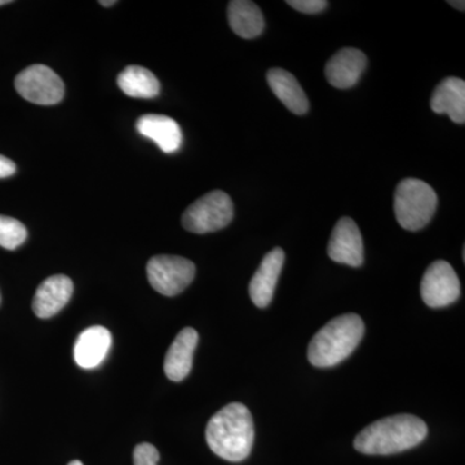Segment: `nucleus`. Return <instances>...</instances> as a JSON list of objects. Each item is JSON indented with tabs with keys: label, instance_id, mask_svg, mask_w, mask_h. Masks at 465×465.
<instances>
[{
	"label": "nucleus",
	"instance_id": "nucleus-1",
	"mask_svg": "<svg viewBox=\"0 0 465 465\" xmlns=\"http://www.w3.org/2000/svg\"><path fill=\"white\" fill-rule=\"evenodd\" d=\"M208 446L217 457L238 463L249 458L255 440L252 415L243 403H229L207 424Z\"/></svg>",
	"mask_w": 465,
	"mask_h": 465
},
{
	"label": "nucleus",
	"instance_id": "nucleus-6",
	"mask_svg": "<svg viewBox=\"0 0 465 465\" xmlns=\"http://www.w3.org/2000/svg\"><path fill=\"white\" fill-rule=\"evenodd\" d=\"M146 273L153 289L164 296H176L193 282L195 265L182 256L158 255L149 260Z\"/></svg>",
	"mask_w": 465,
	"mask_h": 465
},
{
	"label": "nucleus",
	"instance_id": "nucleus-24",
	"mask_svg": "<svg viewBox=\"0 0 465 465\" xmlns=\"http://www.w3.org/2000/svg\"><path fill=\"white\" fill-rule=\"evenodd\" d=\"M450 5H452V7L460 9V11H464L465 3L464 2H454V0H451V2H449Z\"/></svg>",
	"mask_w": 465,
	"mask_h": 465
},
{
	"label": "nucleus",
	"instance_id": "nucleus-16",
	"mask_svg": "<svg viewBox=\"0 0 465 465\" xmlns=\"http://www.w3.org/2000/svg\"><path fill=\"white\" fill-rule=\"evenodd\" d=\"M430 106L437 114H448L455 124L465 122V82L450 76L437 85Z\"/></svg>",
	"mask_w": 465,
	"mask_h": 465
},
{
	"label": "nucleus",
	"instance_id": "nucleus-2",
	"mask_svg": "<svg viewBox=\"0 0 465 465\" xmlns=\"http://www.w3.org/2000/svg\"><path fill=\"white\" fill-rule=\"evenodd\" d=\"M427 434V424L418 416H388L370 424L358 434L354 448L366 455L399 454L420 445Z\"/></svg>",
	"mask_w": 465,
	"mask_h": 465
},
{
	"label": "nucleus",
	"instance_id": "nucleus-19",
	"mask_svg": "<svg viewBox=\"0 0 465 465\" xmlns=\"http://www.w3.org/2000/svg\"><path fill=\"white\" fill-rule=\"evenodd\" d=\"M119 88L134 99H154L161 94L157 76L143 66H128L118 75Z\"/></svg>",
	"mask_w": 465,
	"mask_h": 465
},
{
	"label": "nucleus",
	"instance_id": "nucleus-8",
	"mask_svg": "<svg viewBox=\"0 0 465 465\" xmlns=\"http://www.w3.org/2000/svg\"><path fill=\"white\" fill-rule=\"evenodd\" d=\"M420 291L428 307L445 308L460 296V281L448 262L437 260L425 271Z\"/></svg>",
	"mask_w": 465,
	"mask_h": 465
},
{
	"label": "nucleus",
	"instance_id": "nucleus-3",
	"mask_svg": "<svg viewBox=\"0 0 465 465\" xmlns=\"http://www.w3.org/2000/svg\"><path fill=\"white\" fill-rule=\"evenodd\" d=\"M365 323L357 314H342L324 324L312 339L308 360L316 367H332L347 360L362 341Z\"/></svg>",
	"mask_w": 465,
	"mask_h": 465
},
{
	"label": "nucleus",
	"instance_id": "nucleus-4",
	"mask_svg": "<svg viewBox=\"0 0 465 465\" xmlns=\"http://www.w3.org/2000/svg\"><path fill=\"white\" fill-rule=\"evenodd\" d=\"M439 198L430 183L419 179H405L394 193V215L403 229L420 231L430 224Z\"/></svg>",
	"mask_w": 465,
	"mask_h": 465
},
{
	"label": "nucleus",
	"instance_id": "nucleus-25",
	"mask_svg": "<svg viewBox=\"0 0 465 465\" xmlns=\"http://www.w3.org/2000/svg\"><path fill=\"white\" fill-rule=\"evenodd\" d=\"M100 5H104V7H112V5H116V2L115 0H112V2H104V0H101Z\"/></svg>",
	"mask_w": 465,
	"mask_h": 465
},
{
	"label": "nucleus",
	"instance_id": "nucleus-28",
	"mask_svg": "<svg viewBox=\"0 0 465 465\" xmlns=\"http://www.w3.org/2000/svg\"><path fill=\"white\" fill-rule=\"evenodd\" d=\"M0 300H2V298H0Z\"/></svg>",
	"mask_w": 465,
	"mask_h": 465
},
{
	"label": "nucleus",
	"instance_id": "nucleus-27",
	"mask_svg": "<svg viewBox=\"0 0 465 465\" xmlns=\"http://www.w3.org/2000/svg\"><path fill=\"white\" fill-rule=\"evenodd\" d=\"M9 3L11 2H8V0H0V5H9Z\"/></svg>",
	"mask_w": 465,
	"mask_h": 465
},
{
	"label": "nucleus",
	"instance_id": "nucleus-18",
	"mask_svg": "<svg viewBox=\"0 0 465 465\" xmlns=\"http://www.w3.org/2000/svg\"><path fill=\"white\" fill-rule=\"evenodd\" d=\"M228 20L232 32L243 39L258 38L264 32V16L258 5L249 0L229 3Z\"/></svg>",
	"mask_w": 465,
	"mask_h": 465
},
{
	"label": "nucleus",
	"instance_id": "nucleus-14",
	"mask_svg": "<svg viewBox=\"0 0 465 465\" xmlns=\"http://www.w3.org/2000/svg\"><path fill=\"white\" fill-rule=\"evenodd\" d=\"M197 344L198 332L192 327H185L179 332L164 360V372L170 381H182L189 375Z\"/></svg>",
	"mask_w": 465,
	"mask_h": 465
},
{
	"label": "nucleus",
	"instance_id": "nucleus-10",
	"mask_svg": "<svg viewBox=\"0 0 465 465\" xmlns=\"http://www.w3.org/2000/svg\"><path fill=\"white\" fill-rule=\"evenodd\" d=\"M284 251L277 247L266 253L250 282V298L258 308H266L273 300L278 278L282 272Z\"/></svg>",
	"mask_w": 465,
	"mask_h": 465
},
{
	"label": "nucleus",
	"instance_id": "nucleus-13",
	"mask_svg": "<svg viewBox=\"0 0 465 465\" xmlns=\"http://www.w3.org/2000/svg\"><path fill=\"white\" fill-rule=\"evenodd\" d=\"M137 133L152 140L159 149L173 154L183 145V133L179 124L166 115L146 114L136 122Z\"/></svg>",
	"mask_w": 465,
	"mask_h": 465
},
{
	"label": "nucleus",
	"instance_id": "nucleus-23",
	"mask_svg": "<svg viewBox=\"0 0 465 465\" xmlns=\"http://www.w3.org/2000/svg\"><path fill=\"white\" fill-rule=\"evenodd\" d=\"M16 173V164L11 159L0 155V179H7Z\"/></svg>",
	"mask_w": 465,
	"mask_h": 465
},
{
	"label": "nucleus",
	"instance_id": "nucleus-21",
	"mask_svg": "<svg viewBox=\"0 0 465 465\" xmlns=\"http://www.w3.org/2000/svg\"><path fill=\"white\" fill-rule=\"evenodd\" d=\"M159 451L155 446L150 443H140L134 448V465H158Z\"/></svg>",
	"mask_w": 465,
	"mask_h": 465
},
{
	"label": "nucleus",
	"instance_id": "nucleus-12",
	"mask_svg": "<svg viewBox=\"0 0 465 465\" xmlns=\"http://www.w3.org/2000/svg\"><path fill=\"white\" fill-rule=\"evenodd\" d=\"M367 66V57L356 48H344L333 54L324 67L327 81L333 87L347 90L360 81Z\"/></svg>",
	"mask_w": 465,
	"mask_h": 465
},
{
	"label": "nucleus",
	"instance_id": "nucleus-22",
	"mask_svg": "<svg viewBox=\"0 0 465 465\" xmlns=\"http://www.w3.org/2000/svg\"><path fill=\"white\" fill-rule=\"evenodd\" d=\"M287 5L302 14L314 15L326 9L329 3L324 0H289Z\"/></svg>",
	"mask_w": 465,
	"mask_h": 465
},
{
	"label": "nucleus",
	"instance_id": "nucleus-15",
	"mask_svg": "<svg viewBox=\"0 0 465 465\" xmlns=\"http://www.w3.org/2000/svg\"><path fill=\"white\" fill-rule=\"evenodd\" d=\"M112 335L109 330L103 326H92L84 330L76 339L74 345V360L82 369H94L105 360Z\"/></svg>",
	"mask_w": 465,
	"mask_h": 465
},
{
	"label": "nucleus",
	"instance_id": "nucleus-17",
	"mask_svg": "<svg viewBox=\"0 0 465 465\" xmlns=\"http://www.w3.org/2000/svg\"><path fill=\"white\" fill-rule=\"evenodd\" d=\"M266 78H268L272 92L290 112L298 115L305 114L308 112L307 94H305L295 76L286 72V70L273 67V69L269 70Z\"/></svg>",
	"mask_w": 465,
	"mask_h": 465
},
{
	"label": "nucleus",
	"instance_id": "nucleus-11",
	"mask_svg": "<svg viewBox=\"0 0 465 465\" xmlns=\"http://www.w3.org/2000/svg\"><path fill=\"white\" fill-rule=\"evenodd\" d=\"M73 291L74 286L69 277L63 274L52 275L43 281L34 295V313L39 318L56 316L72 299Z\"/></svg>",
	"mask_w": 465,
	"mask_h": 465
},
{
	"label": "nucleus",
	"instance_id": "nucleus-7",
	"mask_svg": "<svg viewBox=\"0 0 465 465\" xmlns=\"http://www.w3.org/2000/svg\"><path fill=\"white\" fill-rule=\"evenodd\" d=\"M15 87L21 97L36 105H56L65 94L63 79L45 65L26 67L15 79Z\"/></svg>",
	"mask_w": 465,
	"mask_h": 465
},
{
	"label": "nucleus",
	"instance_id": "nucleus-20",
	"mask_svg": "<svg viewBox=\"0 0 465 465\" xmlns=\"http://www.w3.org/2000/svg\"><path fill=\"white\" fill-rule=\"evenodd\" d=\"M25 225L14 217L0 215V247L16 250L26 241Z\"/></svg>",
	"mask_w": 465,
	"mask_h": 465
},
{
	"label": "nucleus",
	"instance_id": "nucleus-9",
	"mask_svg": "<svg viewBox=\"0 0 465 465\" xmlns=\"http://www.w3.org/2000/svg\"><path fill=\"white\" fill-rule=\"evenodd\" d=\"M330 259L339 264L358 268L365 262L362 234L351 217H341L333 228L329 242Z\"/></svg>",
	"mask_w": 465,
	"mask_h": 465
},
{
	"label": "nucleus",
	"instance_id": "nucleus-26",
	"mask_svg": "<svg viewBox=\"0 0 465 465\" xmlns=\"http://www.w3.org/2000/svg\"><path fill=\"white\" fill-rule=\"evenodd\" d=\"M67 465H84V464H82L81 461H79V460H73V461H70V463Z\"/></svg>",
	"mask_w": 465,
	"mask_h": 465
},
{
	"label": "nucleus",
	"instance_id": "nucleus-5",
	"mask_svg": "<svg viewBox=\"0 0 465 465\" xmlns=\"http://www.w3.org/2000/svg\"><path fill=\"white\" fill-rule=\"evenodd\" d=\"M234 206L231 197L222 191L207 193L186 208L182 217L183 228L195 234L222 231L231 224Z\"/></svg>",
	"mask_w": 465,
	"mask_h": 465
}]
</instances>
